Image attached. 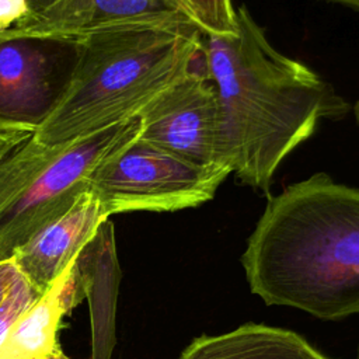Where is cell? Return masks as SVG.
Wrapping results in <instances>:
<instances>
[{
    "label": "cell",
    "mask_w": 359,
    "mask_h": 359,
    "mask_svg": "<svg viewBox=\"0 0 359 359\" xmlns=\"http://www.w3.org/2000/svg\"><path fill=\"white\" fill-rule=\"evenodd\" d=\"M234 35H203L233 174L268 192L280 163L346 104L310 67L278 52L243 6Z\"/></svg>",
    "instance_id": "1"
},
{
    "label": "cell",
    "mask_w": 359,
    "mask_h": 359,
    "mask_svg": "<svg viewBox=\"0 0 359 359\" xmlns=\"http://www.w3.org/2000/svg\"><path fill=\"white\" fill-rule=\"evenodd\" d=\"M241 264L266 304L324 320L359 313V189L317 172L269 198Z\"/></svg>",
    "instance_id": "2"
},
{
    "label": "cell",
    "mask_w": 359,
    "mask_h": 359,
    "mask_svg": "<svg viewBox=\"0 0 359 359\" xmlns=\"http://www.w3.org/2000/svg\"><path fill=\"white\" fill-rule=\"evenodd\" d=\"M203 35L182 14L130 18L83 35L72 80L34 137L56 146L139 116L192 66Z\"/></svg>",
    "instance_id": "3"
},
{
    "label": "cell",
    "mask_w": 359,
    "mask_h": 359,
    "mask_svg": "<svg viewBox=\"0 0 359 359\" xmlns=\"http://www.w3.org/2000/svg\"><path fill=\"white\" fill-rule=\"evenodd\" d=\"M140 130L136 116L56 146L32 135L7 154L0 161V262L67 212L91 174Z\"/></svg>",
    "instance_id": "4"
},
{
    "label": "cell",
    "mask_w": 359,
    "mask_h": 359,
    "mask_svg": "<svg viewBox=\"0 0 359 359\" xmlns=\"http://www.w3.org/2000/svg\"><path fill=\"white\" fill-rule=\"evenodd\" d=\"M231 174L226 167L191 163L139 137L107 158L90 177L105 215L174 212L210 201Z\"/></svg>",
    "instance_id": "5"
},
{
    "label": "cell",
    "mask_w": 359,
    "mask_h": 359,
    "mask_svg": "<svg viewBox=\"0 0 359 359\" xmlns=\"http://www.w3.org/2000/svg\"><path fill=\"white\" fill-rule=\"evenodd\" d=\"M139 118L142 139L198 165L231 170L219 95L205 63L203 45L192 66Z\"/></svg>",
    "instance_id": "6"
},
{
    "label": "cell",
    "mask_w": 359,
    "mask_h": 359,
    "mask_svg": "<svg viewBox=\"0 0 359 359\" xmlns=\"http://www.w3.org/2000/svg\"><path fill=\"white\" fill-rule=\"evenodd\" d=\"M80 39L0 31V123L36 130L62 98Z\"/></svg>",
    "instance_id": "7"
},
{
    "label": "cell",
    "mask_w": 359,
    "mask_h": 359,
    "mask_svg": "<svg viewBox=\"0 0 359 359\" xmlns=\"http://www.w3.org/2000/svg\"><path fill=\"white\" fill-rule=\"evenodd\" d=\"M105 219L108 216L100 201L87 188L67 212L20 247L11 261L32 289L42 296L55 285Z\"/></svg>",
    "instance_id": "8"
},
{
    "label": "cell",
    "mask_w": 359,
    "mask_h": 359,
    "mask_svg": "<svg viewBox=\"0 0 359 359\" xmlns=\"http://www.w3.org/2000/svg\"><path fill=\"white\" fill-rule=\"evenodd\" d=\"M79 302L88 300L91 359H111L115 346V311L121 269L114 224L105 219L69 265Z\"/></svg>",
    "instance_id": "9"
},
{
    "label": "cell",
    "mask_w": 359,
    "mask_h": 359,
    "mask_svg": "<svg viewBox=\"0 0 359 359\" xmlns=\"http://www.w3.org/2000/svg\"><path fill=\"white\" fill-rule=\"evenodd\" d=\"M170 14L187 15L177 0H56L42 10L29 11L7 29L79 39L108 24Z\"/></svg>",
    "instance_id": "10"
},
{
    "label": "cell",
    "mask_w": 359,
    "mask_h": 359,
    "mask_svg": "<svg viewBox=\"0 0 359 359\" xmlns=\"http://www.w3.org/2000/svg\"><path fill=\"white\" fill-rule=\"evenodd\" d=\"M178 359H330L300 335L262 324L194 339Z\"/></svg>",
    "instance_id": "11"
},
{
    "label": "cell",
    "mask_w": 359,
    "mask_h": 359,
    "mask_svg": "<svg viewBox=\"0 0 359 359\" xmlns=\"http://www.w3.org/2000/svg\"><path fill=\"white\" fill-rule=\"evenodd\" d=\"M77 304L80 302L67 266L55 285L0 338V359H42L59 345L62 318Z\"/></svg>",
    "instance_id": "12"
},
{
    "label": "cell",
    "mask_w": 359,
    "mask_h": 359,
    "mask_svg": "<svg viewBox=\"0 0 359 359\" xmlns=\"http://www.w3.org/2000/svg\"><path fill=\"white\" fill-rule=\"evenodd\" d=\"M205 35H234L236 10L231 0H177Z\"/></svg>",
    "instance_id": "13"
},
{
    "label": "cell",
    "mask_w": 359,
    "mask_h": 359,
    "mask_svg": "<svg viewBox=\"0 0 359 359\" xmlns=\"http://www.w3.org/2000/svg\"><path fill=\"white\" fill-rule=\"evenodd\" d=\"M32 135L31 129L0 123V161Z\"/></svg>",
    "instance_id": "14"
},
{
    "label": "cell",
    "mask_w": 359,
    "mask_h": 359,
    "mask_svg": "<svg viewBox=\"0 0 359 359\" xmlns=\"http://www.w3.org/2000/svg\"><path fill=\"white\" fill-rule=\"evenodd\" d=\"M31 11L28 0H0V31L10 28Z\"/></svg>",
    "instance_id": "15"
},
{
    "label": "cell",
    "mask_w": 359,
    "mask_h": 359,
    "mask_svg": "<svg viewBox=\"0 0 359 359\" xmlns=\"http://www.w3.org/2000/svg\"><path fill=\"white\" fill-rule=\"evenodd\" d=\"M15 273H17V268L11 259L0 262V303Z\"/></svg>",
    "instance_id": "16"
},
{
    "label": "cell",
    "mask_w": 359,
    "mask_h": 359,
    "mask_svg": "<svg viewBox=\"0 0 359 359\" xmlns=\"http://www.w3.org/2000/svg\"><path fill=\"white\" fill-rule=\"evenodd\" d=\"M42 359H70V358L66 356V355L62 352V349H60L59 345H56V346L52 348L45 356H42Z\"/></svg>",
    "instance_id": "17"
},
{
    "label": "cell",
    "mask_w": 359,
    "mask_h": 359,
    "mask_svg": "<svg viewBox=\"0 0 359 359\" xmlns=\"http://www.w3.org/2000/svg\"><path fill=\"white\" fill-rule=\"evenodd\" d=\"M53 1H56V0H28L29 7H31V11L42 10V8L48 7L49 4H52Z\"/></svg>",
    "instance_id": "18"
},
{
    "label": "cell",
    "mask_w": 359,
    "mask_h": 359,
    "mask_svg": "<svg viewBox=\"0 0 359 359\" xmlns=\"http://www.w3.org/2000/svg\"><path fill=\"white\" fill-rule=\"evenodd\" d=\"M330 1H334V3H339V4H344V6H348L351 8H355L359 11V0H330Z\"/></svg>",
    "instance_id": "19"
},
{
    "label": "cell",
    "mask_w": 359,
    "mask_h": 359,
    "mask_svg": "<svg viewBox=\"0 0 359 359\" xmlns=\"http://www.w3.org/2000/svg\"><path fill=\"white\" fill-rule=\"evenodd\" d=\"M355 114H356V119H358V122H359V101H358L356 105H355Z\"/></svg>",
    "instance_id": "20"
}]
</instances>
